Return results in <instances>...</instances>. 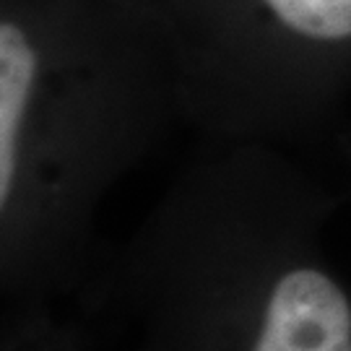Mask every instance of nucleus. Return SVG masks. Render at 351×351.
Wrapping results in <instances>:
<instances>
[{
	"mask_svg": "<svg viewBox=\"0 0 351 351\" xmlns=\"http://www.w3.org/2000/svg\"><path fill=\"white\" fill-rule=\"evenodd\" d=\"M255 351H351V313L339 287L317 271L281 278Z\"/></svg>",
	"mask_w": 351,
	"mask_h": 351,
	"instance_id": "nucleus-1",
	"label": "nucleus"
},
{
	"mask_svg": "<svg viewBox=\"0 0 351 351\" xmlns=\"http://www.w3.org/2000/svg\"><path fill=\"white\" fill-rule=\"evenodd\" d=\"M39 58L37 42L19 19L5 16L0 26V201L11 195L16 175V149L21 125L37 88Z\"/></svg>",
	"mask_w": 351,
	"mask_h": 351,
	"instance_id": "nucleus-2",
	"label": "nucleus"
},
{
	"mask_svg": "<svg viewBox=\"0 0 351 351\" xmlns=\"http://www.w3.org/2000/svg\"><path fill=\"white\" fill-rule=\"evenodd\" d=\"M247 5L291 39L351 42V0H247Z\"/></svg>",
	"mask_w": 351,
	"mask_h": 351,
	"instance_id": "nucleus-3",
	"label": "nucleus"
}]
</instances>
